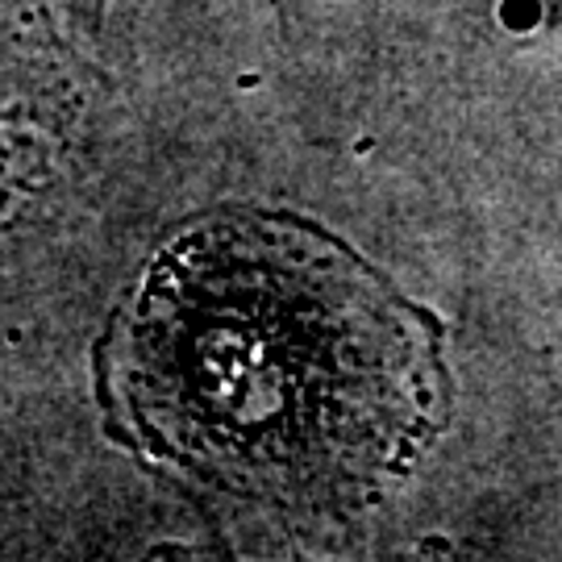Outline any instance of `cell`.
I'll return each instance as SVG.
<instances>
[{"label": "cell", "instance_id": "obj_1", "mask_svg": "<svg viewBox=\"0 0 562 562\" xmlns=\"http://www.w3.org/2000/svg\"><path fill=\"white\" fill-rule=\"evenodd\" d=\"M109 434L213 492L341 517L413 475L450 404L442 322L322 225H183L101 338Z\"/></svg>", "mask_w": 562, "mask_h": 562}]
</instances>
